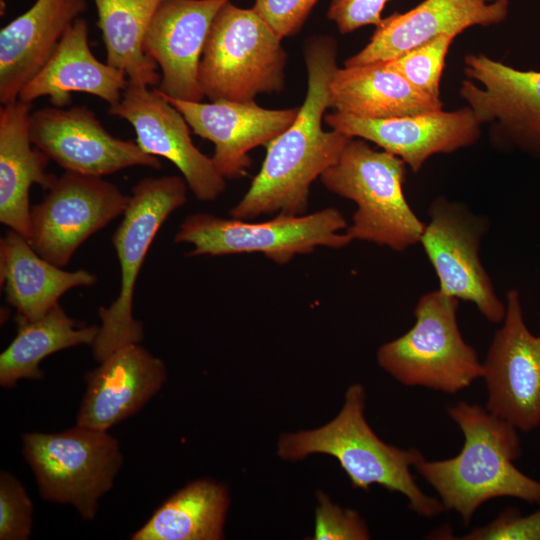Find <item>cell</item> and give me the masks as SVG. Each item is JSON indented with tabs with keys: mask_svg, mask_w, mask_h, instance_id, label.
<instances>
[{
	"mask_svg": "<svg viewBox=\"0 0 540 540\" xmlns=\"http://www.w3.org/2000/svg\"><path fill=\"white\" fill-rule=\"evenodd\" d=\"M307 91L292 124L267 145L263 164L247 192L230 210L236 219L262 215H304L312 183L336 163L350 137L325 131L329 85L337 67V43L315 36L304 46Z\"/></svg>",
	"mask_w": 540,
	"mask_h": 540,
	"instance_id": "cell-1",
	"label": "cell"
},
{
	"mask_svg": "<svg viewBox=\"0 0 540 540\" xmlns=\"http://www.w3.org/2000/svg\"><path fill=\"white\" fill-rule=\"evenodd\" d=\"M447 412L463 434L462 449L452 458L423 459L415 466L445 509L457 512L469 526L478 508L495 498L540 504V481L514 465L522 454L516 427L465 401L449 406Z\"/></svg>",
	"mask_w": 540,
	"mask_h": 540,
	"instance_id": "cell-2",
	"label": "cell"
},
{
	"mask_svg": "<svg viewBox=\"0 0 540 540\" xmlns=\"http://www.w3.org/2000/svg\"><path fill=\"white\" fill-rule=\"evenodd\" d=\"M366 394L361 384L351 385L338 415L314 430L284 433L278 441L279 457L297 461L311 454L336 458L355 489L368 491L372 484L402 494L416 514L432 518L445 508L425 494L411 468L422 461L417 448L402 449L383 442L364 416Z\"/></svg>",
	"mask_w": 540,
	"mask_h": 540,
	"instance_id": "cell-3",
	"label": "cell"
},
{
	"mask_svg": "<svg viewBox=\"0 0 540 540\" xmlns=\"http://www.w3.org/2000/svg\"><path fill=\"white\" fill-rule=\"evenodd\" d=\"M405 162L350 138L339 159L320 176L330 192L353 201L357 208L345 230L353 240L404 251L420 242L425 223L403 192Z\"/></svg>",
	"mask_w": 540,
	"mask_h": 540,
	"instance_id": "cell-4",
	"label": "cell"
},
{
	"mask_svg": "<svg viewBox=\"0 0 540 540\" xmlns=\"http://www.w3.org/2000/svg\"><path fill=\"white\" fill-rule=\"evenodd\" d=\"M282 39L253 9L228 1L216 14L199 65L198 80L211 101H253L281 92L287 54Z\"/></svg>",
	"mask_w": 540,
	"mask_h": 540,
	"instance_id": "cell-5",
	"label": "cell"
},
{
	"mask_svg": "<svg viewBox=\"0 0 540 540\" xmlns=\"http://www.w3.org/2000/svg\"><path fill=\"white\" fill-rule=\"evenodd\" d=\"M458 307V299L440 290L421 296L413 326L378 349L379 366L403 385L446 394L482 378L483 364L460 332Z\"/></svg>",
	"mask_w": 540,
	"mask_h": 540,
	"instance_id": "cell-6",
	"label": "cell"
},
{
	"mask_svg": "<svg viewBox=\"0 0 540 540\" xmlns=\"http://www.w3.org/2000/svg\"><path fill=\"white\" fill-rule=\"evenodd\" d=\"M187 187L184 178L163 176L144 178L131 188L128 207L112 235L121 269V287L117 298L98 310L101 324L91 346L97 362L120 347L143 340L142 323L133 317L136 280L160 227L186 203Z\"/></svg>",
	"mask_w": 540,
	"mask_h": 540,
	"instance_id": "cell-7",
	"label": "cell"
},
{
	"mask_svg": "<svg viewBox=\"0 0 540 540\" xmlns=\"http://www.w3.org/2000/svg\"><path fill=\"white\" fill-rule=\"evenodd\" d=\"M22 452L41 497L74 506L82 519H95L99 500L111 490L123 464L119 442L80 425L56 433L22 435Z\"/></svg>",
	"mask_w": 540,
	"mask_h": 540,
	"instance_id": "cell-8",
	"label": "cell"
},
{
	"mask_svg": "<svg viewBox=\"0 0 540 540\" xmlns=\"http://www.w3.org/2000/svg\"><path fill=\"white\" fill-rule=\"evenodd\" d=\"M347 227L343 214L332 207L297 216L277 214L262 222L193 213L179 225L174 242L192 245L186 253L189 257L261 253L277 264H286L317 247L347 246L352 242Z\"/></svg>",
	"mask_w": 540,
	"mask_h": 540,
	"instance_id": "cell-9",
	"label": "cell"
},
{
	"mask_svg": "<svg viewBox=\"0 0 540 540\" xmlns=\"http://www.w3.org/2000/svg\"><path fill=\"white\" fill-rule=\"evenodd\" d=\"M129 201L130 195L101 177L65 171L31 206L28 241L41 257L65 267L84 241L124 214Z\"/></svg>",
	"mask_w": 540,
	"mask_h": 540,
	"instance_id": "cell-10",
	"label": "cell"
},
{
	"mask_svg": "<svg viewBox=\"0 0 540 540\" xmlns=\"http://www.w3.org/2000/svg\"><path fill=\"white\" fill-rule=\"evenodd\" d=\"M420 242L432 265L442 293L473 303L491 323H501L506 312L480 260V243L488 222L446 198L428 209Z\"/></svg>",
	"mask_w": 540,
	"mask_h": 540,
	"instance_id": "cell-11",
	"label": "cell"
},
{
	"mask_svg": "<svg viewBox=\"0 0 540 540\" xmlns=\"http://www.w3.org/2000/svg\"><path fill=\"white\" fill-rule=\"evenodd\" d=\"M483 364L485 408L519 431L540 427V335H533L524 319L519 293L506 295V312Z\"/></svg>",
	"mask_w": 540,
	"mask_h": 540,
	"instance_id": "cell-12",
	"label": "cell"
},
{
	"mask_svg": "<svg viewBox=\"0 0 540 540\" xmlns=\"http://www.w3.org/2000/svg\"><path fill=\"white\" fill-rule=\"evenodd\" d=\"M32 144L65 171L102 177L133 166L160 169L136 142L112 136L86 106L44 107L30 114Z\"/></svg>",
	"mask_w": 540,
	"mask_h": 540,
	"instance_id": "cell-13",
	"label": "cell"
},
{
	"mask_svg": "<svg viewBox=\"0 0 540 540\" xmlns=\"http://www.w3.org/2000/svg\"><path fill=\"white\" fill-rule=\"evenodd\" d=\"M108 113L131 124L136 143L145 153L172 162L196 199L213 201L224 192L226 179L194 145L184 116L157 88L128 83L121 100Z\"/></svg>",
	"mask_w": 540,
	"mask_h": 540,
	"instance_id": "cell-14",
	"label": "cell"
},
{
	"mask_svg": "<svg viewBox=\"0 0 540 540\" xmlns=\"http://www.w3.org/2000/svg\"><path fill=\"white\" fill-rule=\"evenodd\" d=\"M459 93L481 124L496 123L507 144L540 156V71L468 54Z\"/></svg>",
	"mask_w": 540,
	"mask_h": 540,
	"instance_id": "cell-15",
	"label": "cell"
},
{
	"mask_svg": "<svg viewBox=\"0 0 540 540\" xmlns=\"http://www.w3.org/2000/svg\"><path fill=\"white\" fill-rule=\"evenodd\" d=\"M324 121L332 130L371 141L401 158L414 173L435 154L474 144L481 132V123L468 106L389 119L359 118L335 111L325 115Z\"/></svg>",
	"mask_w": 540,
	"mask_h": 540,
	"instance_id": "cell-16",
	"label": "cell"
},
{
	"mask_svg": "<svg viewBox=\"0 0 540 540\" xmlns=\"http://www.w3.org/2000/svg\"><path fill=\"white\" fill-rule=\"evenodd\" d=\"M161 94L184 116L194 134L214 144L211 159L225 179L245 176L251 166L249 152L285 131L299 111V107L267 109L254 100L203 103Z\"/></svg>",
	"mask_w": 540,
	"mask_h": 540,
	"instance_id": "cell-17",
	"label": "cell"
},
{
	"mask_svg": "<svg viewBox=\"0 0 540 540\" xmlns=\"http://www.w3.org/2000/svg\"><path fill=\"white\" fill-rule=\"evenodd\" d=\"M232 0H164L148 28L144 51L161 70L156 87L166 96L201 101L198 80L203 49L220 8Z\"/></svg>",
	"mask_w": 540,
	"mask_h": 540,
	"instance_id": "cell-18",
	"label": "cell"
},
{
	"mask_svg": "<svg viewBox=\"0 0 540 540\" xmlns=\"http://www.w3.org/2000/svg\"><path fill=\"white\" fill-rule=\"evenodd\" d=\"M88 371L76 424L108 431L140 411L167 379L164 362L139 343L118 348Z\"/></svg>",
	"mask_w": 540,
	"mask_h": 540,
	"instance_id": "cell-19",
	"label": "cell"
},
{
	"mask_svg": "<svg viewBox=\"0 0 540 540\" xmlns=\"http://www.w3.org/2000/svg\"><path fill=\"white\" fill-rule=\"evenodd\" d=\"M508 6V0H424L405 13L382 18L369 43L344 66L391 61L433 38L498 24L505 20Z\"/></svg>",
	"mask_w": 540,
	"mask_h": 540,
	"instance_id": "cell-20",
	"label": "cell"
},
{
	"mask_svg": "<svg viewBox=\"0 0 540 540\" xmlns=\"http://www.w3.org/2000/svg\"><path fill=\"white\" fill-rule=\"evenodd\" d=\"M87 10V0H36L1 28L2 105L18 100L24 85L45 65L68 28Z\"/></svg>",
	"mask_w": 540,
	"mask_h": 540,
	"instance_id": "cell-21",
	"label": "cell"
},
{
	"mask_svg": "<svg viewBox=\"0 0 540 540\" xmlns=\"http://www.w3.org/2000/svg\"><path fill=\"white\" fill-rule=\"evenodd\" d=\"M87 21L79 17L68 28L52 56L24 85L18 99L25 103L48 96L54 107H65L73 92L94 95L110 106L122 98L126 74L99 61L88 42Z\"/></svg>",
	"mask_w": 540,
	"mask_h": 540,
	"instance_id": "cell-22",
	"label": "cell"
},
{
	"mask_svg": "<svg viewBox=\"0 0 540 540\" xmlns=\"http://www.w3.org/2000/svg\"><path fill=\"white\" fill-rule=\"evenodd\" d=\"M32 104L19 99L0 108V222L29 240L30 188L47 190L56 175L46 171L49 158L32 147L29 118Z\"/></svg>",
	"mask_w": 540,
	"mask_h": 540,
	"instance_id": "cell-23",
	"label": "cell"
},
{
	"mask_svg": "<svg viewBox=\"0 0 540 540\" xmlns=\"http://www.w3.org/2000/svg\"><path fill=\"white\" fill-rule=\"evenodd\" d=\"M0 281L16 318L36 320L76 287H92L97 276L85 269L66 271L41 257L29 241L9 229L0 239Z\"/></svg>",
	"mask_w": 540,
	"mask_h": 540,
	"instance_id": "cell-24",
	"label": "cell"
},
{
	"mask_svg": "<svg viewBox=\"0 0 540 540\" xmlns=\"http://www.w3.org/2000/svg\"><path fill=\"white\" fill-rule=\"evenodd\" d=\"M330 107L367 119H389L442 109L441 100L414 88L388 62L337 68L329 85Z\"/></svg>",
	"mask_w": 540,
	"mask_h": 540,
	"instance_id": "cell-25",
	"label": "cell"
},
{
	"mask_svg": "<svg viewBox=\"0 0 540 540\" xmlns=\"http://www.w3.org/2000/svg\"><path fill=\"white\" fill-rule=\"evenodd\" d=\"M230 504L228 489L213 480H195L166 499L132 540H219Z\"/></svg>",
	"mask_w": 540,
	"mask_h": 540,
	"instance_id": "cell-26",
	"label": "cell"
},
{
	"mask_svg": "<svg viewBox=\"0 0 540 540\" xmlns=\"http://www.w3.org/2000/svg\"><path fill=\"white\" fill-rule=\"evenodd\" d=\"M17 333L0 354V385L14 387L19 380L43 378L42 360L61 350L94 343L99 326H81L58 303L36 320L15 318Z\"/></svg>",
	"mask_w": 540,
	"mask_h": 540,
	"instance_id": "cell-27",
	"label": "cell"
},
{
	"mask_svg": "<svg viewBox=\"0 0 540 540\" xmlns=\"http://www.w3.org/2000/svg\"><path fill=\"white\" fill-rule=\"evenodd\" d=\"M164 0H94L106 48V63L123 71L128 83L158 86V65L144 51L153 16Z\"/></svg>",
	"mask_w": 540,
	"mask_h": 540,
	"instance_id": "cell-28",
	"label": "cell"
},
{
	"mask_svg": "<svg viewBox=\"0 0 540 540\" xmlns=\"http://www.w3.org/2000/svg\"><path fill=\"white\" fill-rule=\"evenodd\" d=\"M455 39L442 35L386 61L421 93L440 99V81L448 50Z\"/></svg>",
	"mask_w": 540,
	"mask_h": 540,
	"instance_id": "cell-29",
	"label": "cell"
},
{
	"mask_svg": "<svg viewBox=\"0 0 540 540\" xmlns=\"http://www.w3.org/2000/svg\"><path fill=\"white\" fill-rule=\"evenodd\" d=\"M33 523V504L22 483L11 473H0V539L27 540Z\"/></svg>",
	"mask_w": 540,
	"mask_h": 540,
	"instance_id": "cell-30",
	"label": "cell"
},
{
	"mask_svg": "<svg viewBox=\"0 0 540 540\" xmlns=\"http://www.w3.org/2000/svg\"><path fill=\"white\" fill-rule=\"evenodd\" d=\"M313 540H366L370 534L358 512L333 504L322 491L317 492Z\"/></svg>",
	"mask_w": 540,
	"mask_h": 540,
	"instance_id": "cell-31",
	"label": "cell"
},
{
	"mask_svg": "<svg viewBox=\"0 0 540 540\" xmlns=\"http://www.w3.org/2000/svg\"><path fill=\"white\" fill-rule=\"evenodd\" d=\"M463 540H540V509L523 516L508 508L493 521L460 537Z\"/></svg>",
	"mask_w": 540,
	"mask_h": 540,
	"instance_id": "cell-32",
	"label": "cell"
},
{
	"mask_svg": "<svg viewBox=\"0 0 540 540\" xmlns=\"http://www.w3.org/2000/svg\"><path fill=\"white\" fill-rule=\"evenodd\" d=\"M319 0H254L252 7L281 39L297 34Z\"/></svg>",
	"mask_w": 540,
	"mask_h": 540,
	"instance_id": "cell-33",
	"label": "cell"
},
{
	"mask_svg": "<svg viewBox=\"0 0 540 540\" xmlns=\"http://www.w3.org/2000/svg\"><path fill=\"white\" fill-rule=\"evenodd\" d=\"M389 0H332L327 17L339 32L350 33L366 25L378 26L381 12Z\"/></svg>",
	"mask_w": 540,
	"mask_h": 540,
	"instance_id": "cell-34",
	"label": "cell"
}]
</instances>
